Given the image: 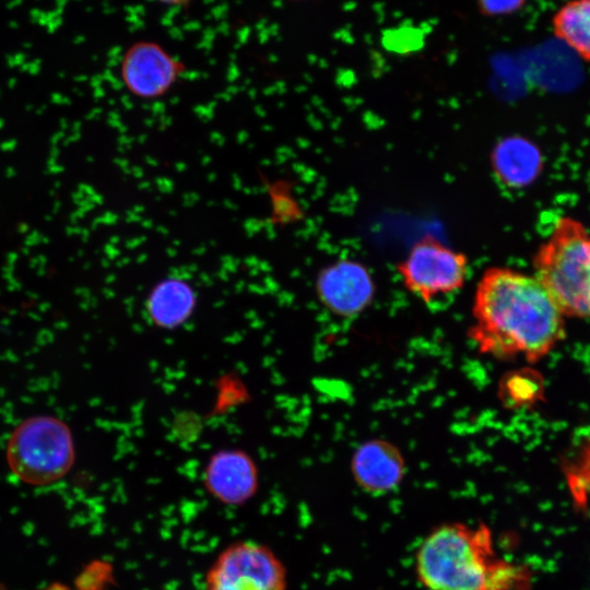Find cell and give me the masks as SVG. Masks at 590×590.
I'll list each match as a JSON object with an SVG mask.
<instances>
[{
    "instance_id": "1",
    "label": "cell",
    "mask_w": 590,
    "mask_h": 590,
    "mask_svg": "<svg viewBox=\"0 0 590 590\" xmlns=\"http://www.w3.org/2000/svg\"><path fill=\"white\" fill-rule=\"evenodd\" d=\"M469 338L477 351L498 359L534 363L563 338L564 314L542 283L509 268L481 276L472 306Z\"/></svg>"
},
{
    "instance_id": "2",
    "label": "cell",
    "mask_w": 590,
    "mask_h": 590,
    "mask_svg": "<svg viewBox=\"0 0 590 590\" xmlns=\"http://www.w3.org/2000/svg\"><path fill=\"white\" fill-rule=\"evenodd\" d=\"M416 574L428 590H508L515 569L492 559L489 534L460 523L432 531L416 554Z\"/></svg>"
},
{
    "instance_id": "3",
    "label": "cell",
    "mask_w": 590,
    "mask_h": 590,
    "mask_svg": "<svg viewBox=\"0 0 590 590\" xmlns=\"http://www.w3.org/2000/svg\"><path fill=\"white\" fill-rule=\"evenodd\" d=\"M533 267L564 316L589 318L590 233L581 222L560 217L535 252Z\"/></svg>"
},
{
    "instance_id": "4",
    "label": "cell",
    "mask_w": 590,
    "mask_h": 590,
    "mask_svg": "<svg viewBox=\"0 0 590 590\" xmlns=\"http://www.w3.org/2000/svg\"><path fill=\"white\" fill-rule=\"evenodd\" d=\"M5 458L11 472L22 482L35 486L55 483L75 460L71 430L58 417L31 416L11 433Z\"/></svg>"
},
{
    "instance_id": "5",
    "label": "cell",
    "mask_w": 590,
    "mask_h": 590,
    "mask_svg": "<svg viewBox=\"0 0 590 590\" xmlns=\"http://www.w3.org/2000/svg\"><path fill=\"white\" fill-rule=\"evenodd\" d=\"M286 568L267 545L238 541L227 545L210 566L204 590H286Z\"/></svg>"
},
{
    "instance_id": "6",
    "label": "cell",
    "mask_w": 590,
    "mask_h": 590,
    "mask_svg": "<svg viewBox=\"0 0 590 590\" xmlns=\"http://www.w3.org/2000/svg\"><path fill=\"white\" fill-rule=\"evenodd\" d=\"M468 258L427 235L416 241L398 264L406 290L429 304L458 292L468 276Z\"/></svg>"
},
{
    "instance_id": "7",
    "label": "cell",
    "mask_w": 590,
    "mask_h": 590,
    "mask_svg": "<svg viewBox=\"0 0 590 590\" xmlns=\"http://www.w3.org/2000/svg\"><path fill=\"white\" fill-rule=\"evenodd\" d=\"M119 73L125 88L143 101L164 97L186 72V64L152 40L133 43L125 51Z\"/></svg>"
},
{
    "instance_id": "8",
    "label": "cell",
    "mask_w": 590,
    "mask_h": 590,
    "mask_svg": "<svg viewBox=\"0 0 590 590\" xmlns=\"http://www.w3.org/2000/svg\"><path fill=\"white\" fill-rule=\"evenodd\" d=\"M315 292L328 311L341 318H352L371 305L376 285L364 264L340 259L320 269L315 280Z\"/></svg>"
},
{
    "instance_id": "9",
    "label": "cell",
    "mask_w": 590,
    "mask_h": 590,
    "mask_svg": "<svg viewBox=\"0 0 590 590\" xmlns=\"http://www.w3.org/2000/svg\"><path fill=\"white\" fill-rule=\"evenodd\" d=\"M203 484L219 503L241 506L258 492L259 469L253 458L244 449H220L211 455L205 464Z\"/></svg>"
},
{
    "instance_id": "10",
    "label": "cell",
    "mask_w": 590,
    "mask_h": 590,
    "mask_svg": "<svg viewBox=\"0 0 590 590\" xmlns=\"http://www.w3.org/2000/svg\"><path fill=\"white\" fill-rule=\"evenodd\" d=\"M406 471L405 459L400 449L386 439L362 442L351 458V473L365 492L384 495L394 491Z\"/></svg>"
},
{
    "instance_id": "11",
    "label": "cell",
    "mask_w": 590,
    "mask_h": 590,
    "mask_svg": "<svg viewBox=\"0 0 590 590\" xmlns=\"http://www.w3.org/2000/svg\"><path fill=\"white\" fill-rule=\"evenodd\" d=\"M198 295L193 285L180 276H166L149 291L144 309L149 321L158 329L175 330L193 315Z\"/></svg>"
},
{
    "instance_id": "12",
    "label": "cell",
    "mask_w": 590,
    "mask_h": 590,
    "mask_svg": "<svg viewBox=\"0 0 590 590\" xmlns=\"http://www.w3.org/2000/svg\"><path fill=\"white\" fill-rule=\"evenodd\" d=\"M491 161L499 181L514 189L532 184L543 167L540 149L519 135L502 140L493 150Z\"/></svg>"
},
{
    "instance_id": "13",
    "label": "cell",
    "mask_w": 590,
    "mask_h": 590,
    "mask_svg": "<svg viewBox=\"0 0 590 590\" xmlns=\"http://www.w3.org/2000/svg\"><path fill=\"white\" fill-rule=\"evenodd\" d=\"M554 35L590 61V0H568L552 17Z\"/></svg>"
},
{
    "instance_id": "14",
    "label": "cell",
    "mask_w": 590,
    "mask_h": 590,
    "mask_svg": "<svg viewBox=\"0 0 590 590\" xmlns=\"http://www.w3.org/2000/svg\"><path fill=\"white\" fill-rule=\"evenodd\" d=\"M259 177L270 201L269 222L275 227L295 224L305 217L304 209L293 193L288 179H269L263 173Z\"/></svg>"
},
{
    "instance_id": "15",
    "label": "cell",
    "mask_w": 590,
    "mask_h": 590,
    "mask_svg": "<svg viewBox=\"0 0 590 590\" xmlns=\"http://www.w3.org/2000/svg\"><path fill=\"white\" fill-rule=\"evenodd\" d=\"M539 375L530 369L507 373L498 384V398L506 406L520 408L534 403L541 396Z\"/></svg>"
},
{
    "instance_id": "16",
    "label": "cell",
    "mask_w": 590,
    "mask_h": 590,
    "mask_svg": "<svg viewBox=\"0 0 590 590\" xmlns=\"http://www.w3.org/2000/svg\"><path fill=\"white\" fill-rule=\"evenodd\" d=\"M105 565L93 563L76 577L75 586L79 590H101L104 578L106 579Z\"/></svg>"
},
{
    "instance_id": "17",
    "label": "cell",
    "mask_w": 590,
    "mask_h": 590,
    "mask_svg": "<svg viewBox=\"0 0 590 590\" xmlns=\"http://www.w3.org/2000/svg\"><path fill=\"white\" fill-rule=\"evenodd\" d=\"M524 4L526 0H477L481 13L488 16L511 14Z\"/></svg>"
},
{
    "instance_id": "18",
    "label": "cell",
    "mask_w": 590,
    "mask_h": 590,
    "mask_svg": "<svg viewBox=\"0 0 590 590\" xmlns=\"http://www.w3.org/2000/svg\"><path fill=\"white\" fill-rule=\"evenodd\" d=\"M581 471L582 472H581V475L579 476V480L587 481L590 483V449L586 453Z\"/></svg>"
},
{
    "instance_id": "19",
    "label": "cell",
    "mask_w": 590,
    "mask_h": 590,
    "mask_svg": "<svg viewBox=\"0 0 590 590\" xmlns=\"http://www.w3.org/2000/svg\"><path fill=\"white\" fill-rule=\"evenodd\" d=\"M162 4L182 7L191 2V0H156Z\"/></svg>"
},
{
    "instance_id": "20",
    "label": "cell",
    "mask_w": 590,
    "mask_h": 590,
    "mask_svg": "<svg viewBox=\"0 0 590 590\" xmlns=\"http://www.w3.org/2000/svg\"><path fill=\"white\" fill-rule=\"evenodd\" d=\"M45 590H70V589L62 583L54 582L49 585Z\"/></svg>"
},
{
    "instance_id": "21",
    "label": "cell",
    "mask_w": 590,
    "mask_h": 590,
    "mask_svg": "<svg viewBox=\"0 0 590 590\" xmlns=\"http://www.w3.org/2000/svg\"><path fill=\"white\" fill-rule=\"evenodd\" d=\"M589 318H590V284H589Z\"/></svg>"
},
{
    "instance_id": "22",
    "label": "cell",
    "mask_w": 590,
    "mask_h": 590,
    "mask_svg": "<svg viewBox=\"0 0 590 590\" xmlns=\"http://www.w3.org/2000/svg\"><path fill=\"white\" fill-rule=\"evenodd\" d=\"M0 590H7L3 583L0 582Z\"/></svg>"
},
{
    "instance_id": "23",
    "label": "cell",
    "mask_w": 590,
    "mask_h": 590,
    "mask_svg": "<svg viewBox=\"0 0 590 590\" xmlns=\"http://www.w3.org/2000/svg\"><path fill=\"white\" fill-rule=\"evenodd\" d=\"M294 1H299V0H294Z\"/></svg>"
}]
</instances>
